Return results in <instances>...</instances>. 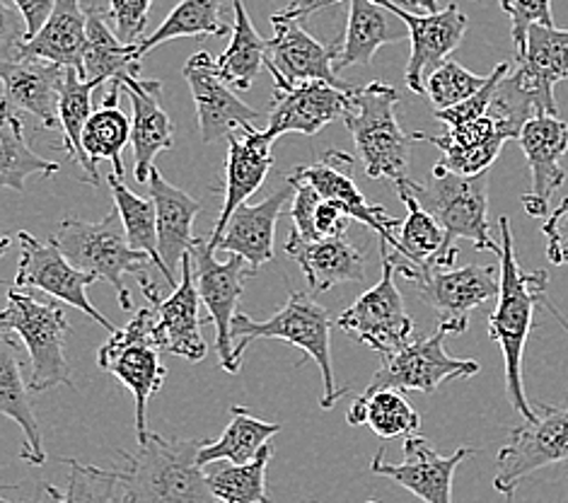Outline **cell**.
I'll list each match as a JSON object with an SVG mask.
<instances>
[{"mask_svg": "<svg viewBox=\"0 0 568 503\" xmlns=\"http://www.w3.org/2000/svg\"><path fill=\"white\" fill-rule=\"evenodd\" d=\"M206 441L162 439L151 433L139 453H119L126 460L124 470H98L73 462L69 492H49L61 501H168V503H206L215 501L206 484V467L199 462V451Z\"/></svg>", "mask_w": 568, "mask_h": 503, "instance_id": "obj_1", "label": "cell"}, {"mask_svg": "<svg viewBox=\"0 0 568 503\" xmlns=\"http://www.w3.org/2000/svg\"><path fill=\"white\" fill-rule=\"evenodd\" d=\"M500 228V248L498 256V295H496V310L489 318V336L500 346L506 365V394L513 410L523 419L532 416V404L525 398L523 385V356L527 336L532 332L535 324V305L539 303V295L547 293L549 274L545 269L525 271L518 264L516 244H513V230L506 215L498 219Z\"/></svg>", "mask_w": 568, "mask_h": 503, "instance_id": "obj_2", "label": "cell"}, {"mask_svg": "<svg viewBox=\"0 0 568 503\" xmlns=\"http://www.w3.org/2000/svg\"><path fill=\"white\" fill-rule=\"evenodd\" d=\"M332 315L329 310L320 305L310 293L293 291L288 301L272 320H252L245 312H235L233 324H230V336H233V359L242 365V356L256 339H281L295 349H301L307 359L317 363L324 383V394L320 406L332 410L339 402L348 388L336 390L334 365H332Z\"/></svg>", "mask_w": 568, "mask_h": 503, "instance_id": "obj_3", "label": "cell"}, {"mask_svg": "<svg viewBox=\"0 0 568 503\" xmlns=\"http://www.w3.org/2000/svg\"><path fill=\"white\" fill-rule=\"evenodd\" d=\"M65 303L47 293L10 285L8 303L0 310V332L18 334L30 351L32 375L30 390L47 392L51 388H73L71 365L65 359V336L71 334Z\"/></svg>", "mask_w": 568, "mask_h": 503, "instance_id": "obj_4", "label": "cell"}, {"mask_svg": "<svg viewBox=\"0 0 568 503\" xmlns=\"http://www.w3.org/2000/svg\"><path fill=\"white\" fill-rule=\"evenodd\" d=\"M397 104V90L373 80L363 88H351L344 114L365 174L371 180H389L392 184L407 177L412 145L416 143V135L399 127Z\"/></svg>", "mask_w": 568, "mask_h": 503, "instance_id": "obj_5", "label": "cell"}, {"mask_svg": "<svg viewBox=\"0 0 568 503\" xmlns=\"http://www.w3.org/2000/svg\"><path fill=\"white\" fill-rule=\"evenodd\" d=\"M51 242H57L59 250L78 269L110 281L121 310H133L124 279H145L148 264L153 260L145 252L131 248L116 207L98 223L80 221L75 215H63L57 225V233L51 235Z\"/></svg>", "mask_w": 568, "mask_h": 503, "instance_id": "obj_6", "label": "cell"}, {"mask_svg": "<svg viewBox=\"0 0 568 503\" xmlns=\"http://www.w3.org/2000/svg\"><path fill=\"white\" fill-rule=\"evenodd\" d=\"M412 197L440 223L450 244L467 240L477 250L498 252L500 242H494L489 228V174H457L440 162L433 165L428 180L418 184L409 177H402Z\"/></svg>", "mask_w": 568, "mask_h": 503, "instance_id": "obj_7", "label": "cell"}, {"mask_svg": "<svg viewBox=\"0 0 568 503\" xmlns=\"http://www.w3.org/2000/svg\"><path fill=\"white\" fill-rule=\"evenodd\" d=\"M155 310L141 308L124 328L110 332V339L98 351V365L114 375L136 402V436L139 445L148 441V402L160 392L168 378L165 363L160 361V346L153 336Z\"/></svg>", "mask_w": 568, "mask_h": 503, "instance_id": "obj_8", "label": "cell"}, {"mask_svg": "<svg viewBox=\"0 0 568 503\" xmlns=\"http://www.w3.org/2000/svg\"><path fill=\"white\" fill-rule=\"evenodd\" d=\"M535 414L508 433L496 457L494 489L506 499L516 496L518 484L549 465H568V406L537 402Z\"/></svg>", "mask_w": 568, "mask_h": 503, "instance_id": "obj_9", "label": "cell"}, {"mask_svg": "<svg viewBox=\"0 0 568 503\" xmlns=\"http://www.w3.org/2000/svg\"><path fill=\"white\" fill-rule=\"evenodd\" d=\"M381 281L342 312L339 320H336V328L351 339H356V342L387 356V353H395L409 342L416 324L395 283L397 269L395 262H392L385 240H381Z\"/></svg>", "mask_w": 568, "mask_h": 503, "instance_id": "obj_10", "label": "cell"}, {"mask_svg": "<svg viewBox=\"0 0 568 503\" xmlns=\"http://www.w3.org/2000/svg\"><path fill=\"white\" fill-rule=\"evenodd\" d=\"M192 262H194V283L201 303L209 310V322L215 328V351L221 356V365L225 373H237L240 365L233 359V336H230V324L237 312V303L245 291V283L256 276L245 256L233 254L227 262L215 260V250L211 248L209 238H196L192 244Z\"/></svg>", "mask_w": 568, "mask_h": 503, "instance_id": "obj_11", "label": "cell"}, {"mask_svg": "<svg viewBox=\"0 0 568 503\" xmlns=\"http://www.w3.org/2000/svg\"><path fill=\"white\" fill-rule=\"evenodd\" d=\"M445 332L440 324L438 330L426 339L407 342L395 353L383 356V365L371 378L365 392H375L392 388L399 392H424L433 394L445 380L471 378L481 371V365L471 359H455L445 351Z\"/></svg>", "mask_w": 568, "mask_h": 503, "instance_id": "obj_12", "label": "cell"}, {"mask_svg": "<svg viewBox=\"0 0 568 503\" xmlns=\"http://www.w3.org/2000/svg\"><path fill=\"white\" fill-rule=\"evenodd\" d=\"M18 242H20V262H18L16 285H20V289L42 291L65 305L85 312L90 320L102 324L104 330L110 332L116 330L100 310H94V305L88 298V289L98 281V276L71 264L69 256L59 250L57 242L37 240L34 235L27 233V230H20Z\"/></svg>", "mask_w": 568, "mask_h": 503, "instance_id": "obj_13", "label": "cell"}, {"mask_svg": "<svg viewBox=\"0 0 568 503\" xmlns=\"http://www.w3.org/2000/svg\"><path fill=\"white\" fill-rule=\"evenodd\" d=\"M414 283L418 295L438 312L440 328L448 334H463L469 328V310H477L498 295L500 271L491 264L430 266Z\"/></svg>", "mask_w": 568, "mask_h": 503, "instance_id": "obj_14", "label": "cell"}, {"mask_svg": "<svg viewBox=\"0 0 568 503\" xmlns=\"http://www.w3.org/2000/svg\"><path fill=\"white\" fill-rule=\"evenodd\" d=\"M182 279L172 289V295L168 301H162L158 295L155 285L141 279L139 285L143 295L151 301L155 310V328L153 336L160 346V351H168L172 356H182L186 361H204L206 356V342L201 334V320H199V291L194 283V269H192V252L182 256Z\"/></svg>", "mask_w": 568, "mask_h": 503, "instance_id": "obj_15", "label": "cell"}, {"mask_svg": "<svg viewBox=\"0 0 568 503\" xmlns=\"http://www.w3.org/2000/svg\"><path fill=\"white\" fill-rule=\"evenodd\" d=\"M274 76V73H272ZM274 107L266 131L278 139L286 133L317 135L348 110L351 88H339L324 80H291L274 76Z\"/></svg>", "mask_w": 568, "mask_h": 503, "instance_id": "obj_16", "label": "cell"}, {"mask_svg": "<svg viewBox=\"0 0 568 503\" xmlns=\"http://www.w3.org/2000/svg\"><path fill=\"white\" fill-rule=\"evenodd\" d=\"M475 453V447L463 445L453 455H438L428 439L409 433L404 436V460L399 465L385 462V455L377 453L371 472L392 480L426 503H450L455 472L463 465V460Z\"/></svg>", "mask_w": 568, "mask_h": 503, "instance_id": "obj_17", "label": "cell"}, {"mask_svg": "<svg viewBox=\"0 0 568 503\" xmlns=\"http://www.w3.org/2000/svg\"><path fill=\"white\" fill-rule=\"evenodd\" d=\"M184 80L192 90L204 143H219L240 129L256 127L260 112L242 102L225 83L211 53L196 51L184 66Z\"/></svg>", "mask_w": 568, "mask_h": 503, "instance_id": "obj_18", "label": "cell"}, {"mask_svg": "<svg viewBox=\"0 0 568 503\" xmlns=\"http://www.w3.org/2000/svg\"><path fill=\"white\" fill-rule=\"evenodd\" d=\"M351 168H354V158L346 155L344 151H327L317 162L295 168L288 177L313 184L322 199H332L339 203L351 221L368 225L371 230H375L377 238L385 240L395 250L402 221L392 219L387 209L375 207V203L363 197L354 177H351Z\"/></svg>", "mask_w": 568, "mask_h": 503, "instance_id": "obj_19", "label": "cell"}, {"mask_svg": "<svg viewBox=\"0 0 568 503\" xmlns=\"http://www.w3.org/2000/svg\"><path fill=\"white\" fill-rule=\"evenodd\" d=\"M377 3L389 8L404 24H407L412 39V57L407 63V71H404V83H407V88L414 94L422 98V94H426V73L430 68H436L443 59H448V53H453L463 44L467 32L465 12L455 3H450L445 10L418 16V12L404 10L397 3H392V0H377Z\"/></svg>", "mask_w": 568, "mask_h": 503, "instance_id": "obj_20", "label": "cell"}, {"mask_svg": "<svg viewBox=\"0 0 568 503\" xmlns=\"http://www.w3.org/2000/svg\"><path fill=\"white\" fill-rule=\"evenodd\" d=\"M274 37L266 39V61L268 73L281 76L297 83V80H324V83L348 88L336 78L334 59L336 44L324 47L322 42L303 30L301 20L276 12L272 16Z\"/></svg>", "mask_w": 568, "mask_h": 503, "instance_id": "obj_21", "label": "cell"}, {"mask_svg": "<svg viewBox=\"0 0 568 503\" xmlns=\"http://www.w3.org/2000/svg\"><path fill=\"white\" fill-rule=\"evenodd\" d=\"M227 160H225V192H223V209L219 213V221L213 225V233L209 238L211 248L215 250V242L221 240L223 230L230 221V215L245 203L254 192H260L268 170L274 168V135L266 129H240L227 135Z\"/></svg>", "mask_w": 568, "mask_h": 503, "instance_id": "obj_22", "label": "cell"}, {"mask_svg": "<svg viewBox=\"0 0 568 503\" xmlns=\"http://www.w3.org/2000/svg\"><path fill=\"white\" fill-rule=\"evenodd\" d=\"M397 194L404 207H407V219L399 223L397 230V248L389 252L395 269L407 281H416L422 276V271L430 266L450 269L457 262L455 244L445 238V230L433 215L418 203L407 187L402 182H395ZM389 248V244H387Z\"/></svg>", "mask_w": 568, "mask_h": 503, "instance_id": "obj_23", "label": "cell"}, {"mask_svg": "<svg viewBox=\"0 0 568 503\" xmlns=\"http://www.w3.org/2000/svg\"><path fill=\"white\" fill-rule=\"evenodd\" d=\"M129 94L131 117V145H133V177L136 182H148V174L155 165V158L162 151L174 148V124L162 107V83L160 80L129 78L121 83Z\"/></svg>", "mask_w": 568, "mask_h": 503, "instance_id": "obj_24", "label": "cell"}, {"mask_svg": "<svg viewBox=\"0 0 568 503\" xmlns=\"http://www.w3.org/2000/svg\"><path fill=\"white\" fill-rule=\"evenodd\" d=\"M293 187L286 182L274 194H268L262 203H240L230 215L221 240L215 242V250L245 256L247 264L256 274L266 262L274 260V238L281 211L291 199Z\"/></svg>", "mask_w": 568, "mask_h": 503, "instance_id": "obj_25", "label": "cell"}, {"mask_svg": "<svg viewBox=\"0 0 568 503\" xmlns=\"http://www.w3.org/2000/svg\"><path fill=\"white\" fill-rule=\"evenodd\" d=\"M530 90L537 114H559L554 85L568 78V30L554 24H530L525 51L513 68Z\"/></svg>", "mask_w": 568, "mask_h": 503, "instance_id": "obj_26", "label": "cell"}, {"mask_svg": "<svg viewBox=\"0 0 568 503\" xmlns=\"http://www.w3.org/2000/svg\"><path fill=\"white\" fill-rule=\"evenodd\" d=\"M63 71V66L42 59L0 61L3 100L18 112L32 114L44 129H57Z\"/></svg>", "mask_w": 568, "mask_h": 503, "instance_id": "obj_27", "label": "cell"}, {"mask_svg": "<svg viewBox=\"0 0 568 503\" xmlns=\"http://www.w3.org/2000/svg\"><path fill=\"white\" fill-rule=\"evenodd\" d=\"M286 254L303 269L313 293L332 291L339 283L365 281V254L344 235L305 240L291 230Z\"/></svg>", "mask_w": 568, "mask_h": 503, "instance_id": "obj_28", "label": "cell"}, {"mask_svg": "<svg viewBox=\"0 0 568 503\" xmlns=\"http://www.w3.org/2000/svg\"><path fill=\"white\" fill-rule=\"evenodd\" d=\"M409 37L395 12L377 0H348V22L339 44H336L334 71L342 73L348 66H368L377 49L397 44Z\"/></svg>", "mask_w": 568, "mask_h": 503, "instance_id": "obj_29", "label": "cell"}, {"mask_svg": "<svg viewBox=\"0 0 568 503\" xmlns=\"http://www.w3.org/2000/svg\"><path fill=\"white\" fill-rule=\"evenodd\" d=\"M518 143L532 172L530 197L549 201L566 182L561 158L568 153V124L559 114H535L525 121Z\"/></svg>", "mask_w": 568, "mask_h": 503, "instance_id": "obj_30", "label": "cell"}, {"mask_svg": "<svg viewBox=\"0 0 568 503\" xmlns=\"http://www.w3.org/2000/svg\"><path fill=\"white\" fill-rule=\"evenodd\" d=\"M148 184H151V199L155 207L158 250L162 262L174 269V264L182 262V256L192 250L196 240L194 221L201 213V203L182 192V189L172 187L155 165L148 174Z\"/></svg>", "mask_w": 568, "mask_h": 503, "instance_id": "obj_31", "label": "cell"}, {"mask_svg": "<svg viewBox=\"0 0 568 503\" xmlns=\"http://www.w3.org/2000/svg\"><path fill=\"white\" fill-rule=\"evenodd\" d=\"M88 37V12L80 0H57L51 16L32 39H27L20 59H42L63 68L83 71V51Z\"/></svg>", "mask_w": 568, "mask_h": 503, "instance_id": "obj_32", "label": "cell"}, {"mask_svg": "<svg viewBox=\"0 0 568 503\" xmlns=\"http://www.w3.org/2000/svg\"><path fill=\"white\" fill-rule=\"evenodd\" d=\"M88 37L83 51V76L94 85L102 83H126L129 78L141 73L139 44H124L114 34L106 20V10L90 6L88 10Z\"/></svg>", "mask_w": 568, "mask_h": 503, "instance_id": "obj_33", "label": "cell"}, {"mask_svg": "<svg viewBox=\"0 0 568 503\" xmlns=\"http://www.w3.org/2000/svg\"><path fill=\"white\" fill-rule=\"evenodd\" d=\"M30 385H24L22 380V365L16 353V342L0 332V414L16 421L22 429L24 445L20 451V457L27 465L42 467L47 462V451L42 441V429L32 412V398Z\"/></svg>", "mask_w": 568, "mask_h": 503, "instance_id": "obj_34", "label": "cell"}, {"mask_svg": "<svg viewBox=\"0 0 568 503\" xmlns=\"http://www.w3.org/2000/svg\"><path fill=\"white\" fill-rule=\"evenodd\" d=\"M98 85L78 73V68H65L59 94V124L63 129V151L71 155L75 165L83 170V182L100 187L98 165L83 151V129L92 114V92Z\"/></svg>", "mask_w": 568, "mask_h": 503, "instance_id": "obj_35", "label": "cell"}, {"mask_svg": "<svg viewBox=\"0 0 568 503\" xmlns=\"http://www.w3.org/2000/svg\"><path fill=\"white\" fill-rule=\"evenodd\" d=\"M57 177L59 162L39 158L24 141L22 117L6 100L0 102V189L24 192L30 177Z\"/></svg>", "mask_w": 568, "mask_h": 503, "instance_id": "obj_36", "label": "cell"}, {"mask_svg": "<svg viewBox=\"0 0 568 503\" xmlns=\"http://www.w3.org/2000/svg\"><path fill=\"white\" fill-rule=\"evenodd\" d=\"M266 61V39L250 20L245 0H233V30L227 49L215 59L221 78L230 88L245 92L260 78Z\"/></svg>", "mask_w": 568, "mask_h": 503, "instance_id": "obj_37", "label": "cell"}, {"mask_svg": "<svg viewBox=\"0 0 568 503\" xmlns=\"http://www.w3.org/2000/svg\"><path fill=\"white\" fill-rule=\"evenodd\" d=\"M274 457L272 441L247 462H211L206 484L215 501L223 503H266V467Z\"/></svg>", "mask_w": 568, "mask_h": 503, "instance_id": "obj_38", "label": "cell"}, {"mask_svg": "<svg viewBox=\"0 0 568 503\" xmlns=\"http://www.w3.org/2000/svg\"><path fill=\"white\" fill-rule=\"evenodd\" d=\"M351 426H371L375 436L381 439H397L409 436L422 426V416L414 406L402 398L399 390L383 388L375 392H363L354 400L346 414Z\"/></svg>", "mask_w": 568, "mask_h": 503, "instance_id": "obj_39", "label": "cell"}, {"mask_svg": "<svg viewBox=\"0 0 568 503\" xmlns=\"http://www.w3.org/2000/svg\"><path fill=\"white\" fill-rule=\"evenodd\" d=\"M106 184H110V189H112L114 207L121 215V223H124L129 244L133 250H141L148 256H151L160 274L165 276V281L174 289V285H178L180 281L174 279L172 269L165 262H162L160 250H158V228H155L153 199H143L139 194H133L131 189L124 184V177L116 174V172L106 177Z\"/></svg>", "mask_w": 568, "mask_h": 503, "instance_id": "obj_40", "label": "cell"}, {"mask_svg": "<svg viewBox=\"0 0 568 503\" xmlns=\"http://www.w3.org/2000/svg\"><path fill=\"white\" fill-rule=\"evenodd\" d=\"M281 431V424H268L252 416L245 406H230V424L219 441H206L199 451V462L209 467L211 462H247L262 451L264 443L272 441Z\"/></svg>", "mask_w": 568, "mask_h": 503, "instance_id": "obj_41", "label": "cell"}, {"mask_svg": "<svg viewBox=\"0 0 568 503\" xmlns=\"http://www.w3.org/2000/svg\"><path fill=\"white\" fill-rule=\"evenodd\" d=\"M221 6L223 0H180L158 30L139 42L141 59L148 51L165 42H174V39L225 37L230 27L221 20Z\"/></svg>", "mask_w": 568, "mask_h": 503, "instance_id": "obj_42", "label": "cell"}, {"mask_svg": "<svg viewBox=\"0 0 568 503\" xmlns=\"http://www.w3.org/2000/svg\"><path fill=\"white\" fill-rule=\"evenodd\" d=\"M131 141V119L119 110V104H102V110L92 112L83 129V151L98 165L100 160L112 162L116 174L124 177V153L126 143Z\"/></svg>", "mask_w": 568, "mask_h": 503, "instance_id": "obj_43", "label": "cell"}, {"mask_svg": "<svg viewBox=\"0 0 568 503\" xmlns=\"http://www.w3.org/2000/svg\"><path fill=\"white\" fill-rule=\"evenodd\" d=\"M489 76H477L469 73L467 68L459 66L453 59H443L436 68H430L424 80V90L436 104V110H445V107H453L471 98L477 90L486 85Z\"/></svg>", "mask_w": 568, "mask_h": 503, "instance_id": "obj_44", "label": "cell"}, {"mask_svg": "<svg viewBox=\"0 0 568 503\" xmlns=\"http://www.w3.org/2000/svg\"><path fill=\"white\" fill-rule=\"evenodd\" d=\"M416 141H428L438 148L443 153L440 165L448 168L457 174H479V172H489V168L498 160L500 151H504L506 141H489L481 145H463L450 141L448 135H428V133H414Z\"/></svg>", "mask_w": 568, "mask_h": 503, "instance_id": "obj_45", "label": "cell"}, {"mask_svg": "<svg viewBox=\"0 0 568 503\" xmlns=\"http://www.w3.org/2000/svg\"><path fill=\"white\" fill-rule=\"evenodd\" d=\"M508 71H510V63H506V61L498 63L494 71L489 73V80H486V85L481 90H477L475 94H471V98L457 102L453 107H445V110H436V119L443 121V124L448 127V129H455V127L469 124V121L484 117L486 112H489V104H491L498 78L506 76Z\"/></svg>", "mask_w": 568, "mask_h": 503, "instance_id": "obj_46", "label": "cell"}, {"mask_svg": "<svg viewBox=\"0 0 568 503\" xmlns=\"http://www.w3.org/2000/svg\"><path fill=\"white\" fill-rule=\"evenodd\" d=\"M158 0H110L106 20L114 27V34L124 44H139L145 32L148 18Z\"/></svg>", "mask_w": 568, "mask_h": 503, "instance_id": "obj_47", "label": "cell"}, {"mask_svg": "<svg viewBox=\"0 0 568 503\" xmlns=\"http://www.w3.org/2000/svg\"><path fill=\"white\" fill-rule=\"evenodd\" d=\"M510 34L516 44V59L525 51V37L530 24H554L551 0H508Z\"/></svg>", "mask_w": 568, "mask_h": 503, "instance_id": "obj_48", "label": "cell"}, {"mask_svg": "<svg viewBox=\"0 0 568 503\" xmlns=\"http://www.w3.org/2000/svg\"><path fill=\"white\" fill-rule=\"evenodd\" d=\"M286 182L293 187V209H291V221H293V233H297L305 240H317V228H315V211L320 203V192L303 180H295V177H286Z\"/></svg>", "mask_w": 568, "mask_h": 503, "instance_id": "obj_49", "label": "cell"}, {"mask_svg": "<svg viewBox=\"0 0 568 503\" xmlns=\"http://www.w3.org/2000/svg\"><path fill=\"white\" fill-rule=\"evenodd\" d=\"M24 42L27 24L22 12L18 8H12L8 0H0V61L20 59Z\"/></svg>", "mask_w": 568, "mask_h": 503, "instance_id": "obj_50", "label": "cell"}, {"mask_svg": "<svg viewBox=\"0 0 568 503\" xmlns=\"http://www.w3.org/2000/svg\"><path fill=\"white\" fill-rule=\"evenodd\" d=\"M547 240V256L554 266H568V197L547 215L542 228Z\"/></svg>", "mask_w": 568, "mask_h": 503, "instance_id": "obj_51", "label": "cell"}, {"mask_svg": "<svg viewBox=\"0 0 568 503\" xmlns=\"http://www.w3.org/2000/svg\"><path fill=\"white\" fill-rule=\"evenodd\" d=\"M348 215L339 207V203L332 199H320L317 211H315V228L320 238H329V235H344L348 228Z\"/></svg>", "mask_w": 568, "mask_h": 503, "instance_id": "obj_52", "label": "cell"}, {"mask_svg": "<svg viewBox=\"0 0 568 503\" xmlns=\"http://www.w3.org/2000/svg\"><path fill=\"white\" fill-rule=\"evenodd\" d=\"M53 3H57V0H12V6H16L24 18L27 39H32L39 30H42V24L51 16Z\"/></svg>", "mask_w": 568, "mask_h": 503, "instance_id": "obj_53", "label": "cell"}, {"mask_svg": "<svg viewBox=\"0 0 568 503\" xmlns=\"http://www.w3.org/2000/svg\"><path fill=\"white\" fill-rule=\"evenodd\" d=\"M336 3H344V0H291V6L281 12L288 18H295V20H305L310 16H315V12L329 8V6H336Z\"/></svg>", "mask_w": 568, "mask_h": 503, "instance_id": "obj_54", "label": "cell"}, {"mask_svg": "<svg viewBox=\"0 0 568 503\" xmlns=\"http://www.w3.org/2000/svg\"><path fill=\"white\" fill-rule=\"evenodd\" d=\"M404 10L418 12V16H426V12H436L438 10V0H392Z\"/></svg>", "mask_w": 568, "mask_h": 503, "instance_id": "obj_55", "label": "cell"}, {"mask_svg": "<svg viewBox=\"0 0 568 503\" xmlns=\"http://www.w3.org/2000/svg\"><path fill=\"white\" fill-rule=\"evenodd\" d=\"M539 305H545L549 312H551V315H554V320H557L559 324H561V328L566 330V334H568V320L561 315V312H559V308L557 305H554L551 301H549V298H547V293H542V295H539Z\"/></svg>", "mask_w": 568, "mask_h": 503, "instance_id": "obj_56", "label": "cell"}, {"mask_svg": "<svg viewBox=\"0 0 568 503\" xmlns=\"http://www.w3.org/2000/svg\"><path fill=\"white\" fill-rule=\"evenodd\" d=\"M10 244H12V238L8 233H3V230H0V256H3L10 250Z\"/></svg>", "mask_w": 568, "mask_h": 503, "instance_id": "obj_57", "label": "cell"}, {"mask_svg": "<svg viewBox=\"0 0 568 503\" xmlns=\"http://www.w3.org/2000/svg\"><path fill=\"white\" fill-rule=\"evenodd\" d=\"M498 3H500V8H504V10L508 8V0H498Z\"/></svg>", "mask_w": 568, "mask_h": 503, "instance_id": "obj_58", "label": "cell"}, {"mask_svg": "<svg viewBox=\"0 0 568 503\" xmlns=\"http://www.w3.org/2000/svg\"><path fill=\"white\" fill-rule=\"evenodd\" d=\"M0 102H3V85H0Z\"/></svg>", "mask_w": 568, "mask_h": 503, "instance_id": "obj_59", "label": "cell"}, {"mask_svg": "<svg viewBox=\"0 0 568 503\" xmlns=\"http://www.w3.org/2000/svg\"><path fill=\"white\" fill-rule=\"evenodd\" d=\"M0 503H3V499H0Z\"/></svg>", "mask_w": 568, "mask_h": 503, "instance_id": "obj_60", "label": "cell"}]
</instances>
